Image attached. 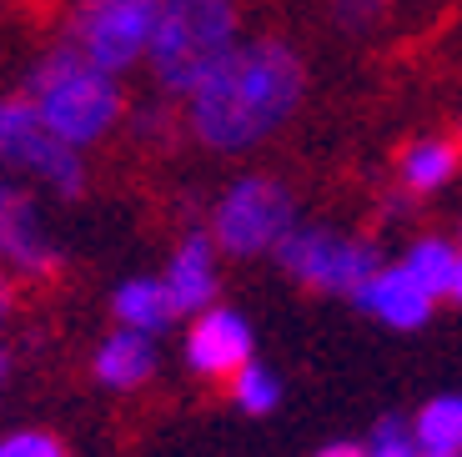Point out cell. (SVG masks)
I'll return each instance as SVG.
<instances>
[{"instance_id": "1", "label": "cell", "mask_w": 462, "mask_h": 457, "mask_svg": "<svg viewBox=\"0 0 462 457\" xmlns=\"http://www.w3.org/2000/svg\"><path fill=\"white\" fill-rule=\"evenodd\" d=\"M307 96V66L282 35H256L231 51L186 96V131L207 151L242 156L272 141Z\"/></svg>"}, {"instance_id": "2", "label": "cell", "mask_w": 462, "mask_h": 457, "mask_svg": "<svg viewBox=\"0 0 462 457\" xmlns=\"http://www.w3.org/2000/svg\"><path fill=\"white\" fill-rule=\"evenodd\" d=\"M25 96H31L35 116L76 151L101 146L121 126V116H126L121 76H111L96 61H86L70 41H60L56 51H46V56L35 61Z\"/></svg>"}, {"instance_id": "3", "label": "cell", "mask_w": 462, "mask_h": 457, "mask_svg": "<svg viewBox=\"0 0 462 457\" xmlns=\"http://www.w3.org/2000/svg\"><path fill=\"white\" fill-rule=\"evenodd\" d=\"M236 0H166L162 25L151 35V76L166 96H191L231 51L242 46Z\"/></svg>"}, {"instance_id": "4", "label": "cell", "mask_w": 462, "mask_h": 457, "mask_svg": "<svg viewBox=\"0 0 462 457\" xmlns=\"http://www.w3.org/2000/svg\"><path fill=\"white\" fill-rule=\"evenodd\" d=\"M297 231V201L291 186L266 172H246L221 191L211 211V241L226 256H262L277 252L282 241Z\"/></svg>"}, {"instance_id": "5", "label": "cell", "mask_w": 462, "mask_h": 457, "mask_svg": "<svg viewBox=\"0 0 462 457\" xmlns=\"http://www.w3.org/2000/svg\"><path fill=\"white\" fill-rule=\"evenodd\" d=\"M162 11L166 0H76L66 41L101 70L126 76L131 66L151 56V35L162 25Z\"/></svg>"}, {"instance_id": "6", "label": "cell", "mask_w": 462, "mask_h": 457, "mask_svg": "<svg viewBox=\"0 0 462 457\" xmlns=\"http://www.w3.org/2000/svg\"><path fill=\"white\" fill-rule=\"evenodd\" d=\"M0 172H21L56 196H81L86 191L81 151L66 146V141L35 116V106L25 91L0 101Z\"/></svg>"}, {"instance_id": "7", "label": "cell", "mask_w": 462, "mask_h": 457, "mask_svg": "<svg viewBox=\"0 0 462 457\" xmlns=\"http://www.w3.org/2000/svg\"><path fill=\"white\" fill-rule=\"evenodd\" d=\"M277 262L307 292H342V297H357L362 286L382 272L372 241H352L322 227H297L277 247Z\"/></svg>"}, {"instance_id": "8", "label": "cell", "mask_w": 462, "mask_h": 457, "mask_svg": "<svg viewBox=\"0 0 462 457\" xmlns=\"http://www.w3.org/2000/svg\"><path fill=\"white\" fill-rule=\"evenodd\" d=\"M56 247H51L41 211H35L31 191H21L15 182H5L0 172V266L25 276H51L56 272Z\"/></svg>"}, {"instance_id": "9", "label": "cell", "mask_w": 462, "mask_h": 457, "mask_svg": "<svg viewBox=\"0 0 462 457\" xmlns=\"http://www.w3.org/2000/svg\"><path fill=\"white\" fill-rule=\"evenodd\" d=\"M186 362L201 378H226V382L242 367H252V327H246V317H236L226 307L201 312L186 331Z\"/></svg>"}, {"instance_id": "10", "label": "cell", "mask_w": 462, "mask_h": 457, "mask_svg": "<svg viewBox=\"0 0 462 457\" xmlns=\"http://www.w3.org/2000/svg\"><path fill=\"white\" fill-rule=\"evenodd\" d=\"M166 292H171V307L176 312H211V297H217V241L207 231H191L171 252V266H166Z\"/></svg>"}, {"instance_id": "11", "label": "cell", "mask_w": 462, "mask_h": 457, "mask_svg": "<svg viewBox=\"0 0 462 457\" xmlns=\"http://www.w3.org/2000/svg\"><path fill=\"white\" fill-rule=\"evenodd\" d=\"M352 302L372 317H382L387 327H422L432 312V292H422L407 266H382Z\"/></svg>"}, {"instance_id": "12", "label": "cell", "mask_w": 462, "mask_h": 457, "mask_svg": "<svg viewBox=\"0 0 462 457\" xmlns=\"http://www.w3.org/2000/svg\"><path fill=\"white\" fill-rule=\"evenodd\" d=\"M91 372H96V382L111 387V392H136V387H146L151 372H156V347H151V337H141V331L116 327L111 337L96 347Z\"/></svg>"}, {"instance_id": "13", "label": "cell", "mask_w": 462, "mask_h": 457, "mask_svg": "<svg viewBox=\"0 0 462 457\" xmlns=\"http://www.w3.org/2000/svg\"><path fill=\"white\" fill-rule=\"evenodd\" d=\"M111 312H116V327L141 331V337L166 331V322L176 317L171 292H166V282H156V276H131V282H121L116 297H111Z\"/></svg>"}, {"instance_id": "14", "label": "cell", "mask_w": 462, "mask_h": 457, "mask_svg": "<svg viewBox=\"0 0 462 457\" xmlns=\"http://www.w3.org/2000/svg\"><path fill=\"white\" fill-rule=\"evenodd\" d=\"M462 161V146L457 141H442V136H428V141H412L397 161V172H402V191L407 196H428L438 191L442 182H452Z\"/></svg>"}, {"instance_id": "15", "label": "cell", "mask_w": 462, "mask_h": 457, "mask_svg": "<svg viewBox=\"0 0 462 457\" xmlns=\"http://www.w3.org/2000/svg\"><path fill=\"white\" fill-rule=\"evenodd\" d=\"M412 437L422 452H462V397H432L417 412Z\"/></svg>"}, {"instance_id": "16", "label": "cell", "mask_w": 462, "mask_h": 457, "mask_svg": "<svg viewBox=\"0 0 462 457\" xmlns=\"http://www.w3.org/2000/svg\"><path fill=\"white\" fill-rule=\"evenodd\" d=\"M402 266L417 276V286L422 292H432V297H442V292H452V272H457V252H452L442 237H422L412 247V252L402 256Z\"/></svg>"}, {"instance_id": "17", "label": "cell", "mask_w": 462, "mask_h": 457, "mask_svg": "<svg viewBox=\"0 0 462 457\" xmlns=\"http://www.w3.org/2000/svg\"><path fill=\"white\" fill-rule=\"evenodd\" d=\"M277 397H282V382L266 372V367H242L236 378H231V402L242 412H252V417H262V412H272L277 407Z\"/></svg>"}, {"instance_id": "18", "label": "cell", "mask_w": 462, "mask_h": 457, "mask_svg": "<svg viewBox=\"0 0 462 457\" xmlns=\"http://www.w3.org/2000/svg\"><path fill=\"white\" fill-rule=\"evenodd\" d=\"M0 457H70V452L60 447V437L35 433V427H21V433L0 437Z\"/></svg>"}, {"instance_id": "19", "label": "cell", "mask_w": 462, "mask_h": 457, "mask_svg": "<svg viewBox=\"0 0 462 457\" xmlns=\"http://www.w3.org/2000/svg\"><path fill=\"white\" fill-rule=\"evenodd\" d=\"M387 5H393V0H332V21L357 35V31H372V25L387 15Z\"/></svg>"}, {"instance_id": "20", "label": "cell", "mask_w": 462, "mask_h": 457, "mask_svg": "<svg viewBox=\"0 0 462 457\" xmlns=\"http://www.w3.org/2000/svg\"><path fill=\"white\" fill-rule=\"evenodd\" d=\"M367 457H417V443L397 417H382L372 443H367Z\"/></svg>"}, {"instance_id": "21", "label": "cell", "mask_w": 462, "mask_h": 457, "mask_svg": "<svg viewBox=\"0 0 462 457\" xmlns=\"http://www.w3.org/2000/svg\"><path fill=\"white\" fill-rule=\"evenodd\" d=\"M11 307H15V282H11V272L0 266V327H5V317H11Z\"/></svg>"}, {"instance_id": "22", "label": "cell", "mask_w": 462, "mask_h": 457, "mask_svg": "<svg viewBox=\"0 0 462 457\" xmlns=\"http://www.w3.org/2000/svg\"><path fill=\"white\" fill-rule=\"evenodd\" d=\"M317 457H367V447H357V443H332V447H322Z\"/></svg>"}, {"instance_id": "23", "label": "cell", "mask_w": 462, "mask_h": 457, "mask_svg": "<svg viewBox=\"0 0 462 457\" xmlns=\"http://www.w3.org/2000/svg\"><path fill=\"white\" fill-rule=\"evenodd\" d=\"M5 382H11V347L0 342V392H5Z\"/></svg>"}, {"instance_id": "24", "label": "cell", "mask_w": 462, "mask_h": 457, "mask_svg": "<svg viewBox=\"0 0 462 457\" xmlns=\"http://www.w3.org/2000/svg\"><path fill=\"white\" fill-rule=\"evenodd\" d=\"M452 302H462V252H457V272H452V292H448Z\"/></svg>"}, {"instance_id": "25", "label": "cell", "mask_w": 462, "mask_h": 457, "mask_svg": "<svg viewBox=\"0 0 462 457\" xmlns=\"http://www.w3.org/2000/svg\"><path fill=\"white\" fill-rule=\"evenodd\" d=\"M422 457H462V452H422Z\"/></svg>"}, {"instance_id": "26", "label": "cell", "mask_w": 462, "mask_h": 457, "mask_svg": "<svg viewBox=\"0 0 462 457\" xmlns=\"http://www.w3.org/2000/svg\"><path fill=\"white\" fill-rule=\"evenodd\" d=\"M457 146H462V126H457Z\"/></svg>"}]
</instances>
